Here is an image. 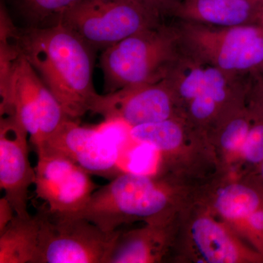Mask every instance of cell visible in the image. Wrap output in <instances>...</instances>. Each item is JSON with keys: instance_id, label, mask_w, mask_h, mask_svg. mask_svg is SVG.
<instances>
[{"instance_id": "1", "label": "cell", "mask_w": 263, "mask_h": 263, "mask_svg": "<svg viewBox=\"0 0 263 263\" xmlns=\"http://www.w3.org/2000/svg\"><path fill=\"white\" fill-rule=\"evenodd\" d=\"M20 53L51 90L70 119L91 112L100 94L93 84L96 50L60 22L16 27Z\"/></svg>"}, {"instance_id": "2", "label": "cell", "mask_w": 263, "mask_h": 263, "mask_svg": "<svg viewBox=\"0 0 263 263\" xmlns=\"http://www.w3.org/2000/svg\"><path fill=\"white\" fill-rule=\"evenodd\" d=\"M182 53L176 27L162 24L105 48L100 60L105 93L163 80Z\"/></svg>"}, {"instance_id": "3", "label": "cell", "mask_w": 263, "mask_h": 263, "mask_svg": "<svg viewBox=\"0 0 263 263\" xmlns=\"http://www.w3.org/2000/svg\"><path fill=\"white\" fill-rule=\"evenodd\" d=\"M172 197L162 180L138 173H124L99 187L81 211L84 218L104 231L113 233L123 224L168 215Z\"/></svg>"}, {"instance_id": "4", "label": "cell", "mask_w": 263, "mask_h": 263, "mask_svg": "<svg viewBox=\"0 0 263 263\" xmlns=\"http://www.w3.org/2000/svg\"><path fill=\"white\" fill-rule=\"evenodd\" d=\"M183 51L199 61L233 74L254 76L263 69V26L218 27L179 21Z\"/></svg>"}, {"instance_id": "5", "label": "cell", "mask_w": 263, "mask_h": 263, "mask_svg": "<svg viewBox=\"0 0 263 263\" xmlns=\"http://www.w3.org/2000/svg\"><path fill=\"white\" fill-rule=\"evenodd\" d=\"M37 215V263H108L122 233H108L84 218L48 209Z\"/></svg>"}, {"instance_id": "6", "label": "cell", "mask_w": 263, "mask_h": 263, "mask_svg": "<svg viewBox=\"0 0 263 263\" xmlns=\"http://www.w3.org/2000/svg\"><path fill=\"white\" fill-rule=\"evenodd\" d=\"M0 98L1 117L14 116L35 148L70 119L22 53L8 84L0 89Z\"/></svg>"}, {"instance_id": "7", "label": "cell", "mask_w": 263, "mask_h": 263, "mask_svg": "<svg viewBox=\"0 0 263 263\" xmlns=\"http://www.w3.org/2000/svg\"><path fill=\"white\" fill-rule=\"evenodd\" d=\"M160 19L135 0H80L66 10L59 22L96 51H103L159 25Z\"/></svg>"}, {"instance_id": "8", "label": "cell", "mask_w": 263, "mask_h": 263, "mask_svg": "<svg viewBox=\"0 0 263 263\" xmlns=\"http://www.w3.org/2000/svg\"><path fill=\"white\" fill-rule=\"evenodd\" d=\"M35 192L58 214H75L86 205L99 188L89 172L68 157L45 146L35 148Z\"/></svg>"}, {"instance_id": "9", "label": "cell", "mask_w": 263, "mask_h": 263, "mask_svg": "<svg viewBox=\"0 0 263 263\" xmlns=\"http://www.w3.org/2000/svg\"><path fill=\"white\" fill-rule=\"evenodd\" d=\"M91 112L101 115L108 122H121L130 127L184 117L165 79L100 95Z\"/></svg>"}, {"instance_id": "10", "label": "cell", "mask_w": 263, "mask_h": 263, "mask_svg": "<svg viewBox=\"0 0 263 263\" xmlns=\"http://www.w3.org/2000/svg\"><path fill=\"white\" fill-rule=\"evenodd\" d=\"M29 134L14 116L0 119V187L15 215L30 216L29 188L35 182V170L29 161Z\"/></svg>"}, {"instance_id": "11", "label": "cell", "mask_w": 263, "mask_h": 263, "mask_svg": "<svg viewBox=\"0 0 263 263\" xmlns=\"http://www.w3.org/2000/svg\"><path fill=\"white\" fill-rule=\"evenodd\" d=\"M40 146L65 155L91 174L113 179L120 174L117 173L116 143L96 129L83 127L77 120L67 119Z\"/></svg>"}, {"instance_id": "12", "label": "cell", "mask_w": 263, "mask_h": 263, "mask_svg": "<svg viewBox=\"0 0 263 263\" xmlns=\"http://www.w3.org/2000/svg\"><path fill=\"white\" fill-rule=\"evenodd\" d=\"M261 3L254 0H181L171 16L218 27L258 24Z\"/></svg>"}, {"instance_id": "13", "label": "cell", "mask_w": 263, "mask_h": 263, "mask_svg": "<svg viewBox=\"0 0 263 263\" xmlns=\"http://www.w3.org/2000/svg\"><path fill=\"white\" fill-rule=\"evenodd\" d=\"M192 240L205 262H263L259 252L243 250L224 227L209 216H200L192 224Z\"/></svg>"}, {"instance_id": "14", "label": "cell", "mask_w": 263, "mask_h": 263, "mask_svg": "<svg viewBox=\"0 0 263 263\" xmlns=\"http://www.w3.org/2000/svg\"><path fill=\"white\" fill-rule=\"evenodd\" d=\"M168 216L146 221L141 229L121 233L108 263H146L160 260L167 242Z\"/></svg>"}, {"instance_id": "15", "label": "cell", "mask_w": 263, "mask_h": 263, "mask_svg": "<svg viewBox=\"0 0 263 263\" xmlns=\"http://www.w3.org/2000/svg\"><path fill=\"white\" fill-rule=\"evenodd\" d=\"M40 221L37 214L15 216L0 232V263H37Z\"/></svg>"}, {"instance_id": "16", "label": "cell", "mask_w": 263, "mask_h": 263, "mask_svg": "<svg viewBox=\"0 0 263 263\" xmlns=\"http://www.w3.org/2000/svg\"><path fill=\"white\" fill-rule=\"evenodd\" d=\"M263 208V187L254 185L230 183L219 190L214 209L221 216L230 221H245L250 214Z\"/></svg>"}, {"instance_id": "17", "label": "cell", "mask_w": 263, "mask_h": 263, "mask_svg": "<svg viewBox=\"0 0 263 263\" xmlns=\"http://www.w3.org/2000/svg\"><path fill=\"white\" fill-rule=\"evenodd\" d=\"M187 123L184 117L171 118L130 127L129 136L133 141L149 145L157 152L171 153L184 141Z\"/></svg>"}, {"instance_id": "18", "label": "cell", "mask_w": 263, "mask_h": 263, "mask_svg": "<svg viewBox=\"0 0 263 263\" xmlns=\"http://www.w3.org/2000/svg\"><path fill=\"white\" fill-rule=\"evenodd\" d=\"M31 27H47L58 23L62 14L80 0H10Z\"/></svg>"}, {"instance_id": "19", "label": "cell", "mask_w": 263, "mask_h": 263, "mask_svg": "<svg viewBox=\"0 0 263 263\" xmlns=\"http://www.w3.org/2000/svg\"><path fill=\"white\" fill-rule=\"evenodd\" d=\"M250 103L254 110V120L240 155L247 163L257 169L263 162V107L251 99Z\"/></svg>"}, {"instance_id": "20", "label": "cell", "mask_w": 263, "mask_h": 263, "mask_svg": "<svg viewBox=\"0 0 263 263\" xmlns=\"http://www.w3.org/2000/svg\"><path fill=\"white\" fill-rule=\"evenodd\" d=\"M146 9L161 18L164 15H172L176 5L181 0H135Z\"/></svg>"}, {"instance_id": "21", "label": "cell", "mask_w": 263, "mask_h": 263, "mask_svg": "<svg viewBox=\"0 0 263 263\" xmlns=\"http://www.w3.org/2000/svg\"><path fill=\"white\" fill-rule=\"evenodd\" d=\"M15 213L13 205L6 197L3 196L0 199V232L11 222L15 217Z\"/></svg>"}, {"instance_id": "22", "label": "cell", "mask_w": 263, "mask_h": 263, "mask_svg": "<svg viewBox=\"0 0 263 263\" xmlns=\"http://www.w3.org/2000/svg\"><path fill=\"white\" fill-rule=\"evenodd\" d=\"M256 76H258L259 79L257 82L251 85L249 97L253 101L263 107V69Z\"/></svg>"}, {"instance_id": "23", "label": "cell", "mask_w": 263, "mask_h": 263, "mask_svg": "<svg viewBox=\"0 0 263 263\" xmlns=\"http://www.w3.org/2000/svg\"><path fill=\"white\" fill-rule=\"evenodd\" d=\"M257 181L263 187V162L259 166L258 168L257 169Z\"/></svg>"}, {"instance_id": "24", "label": "cell", "mask_w": 263, "mask_h": 263, "mask_svg": "<svg viewBox=\"0 0 263 263\" xmlns=\"http://www.w3.org/2000/svg\"><path fill=\"white\" fill-rule=\"evenodd\" d=\"M258 24L263 26V3L261 4L260 8H259Z\"/></svg>"}, {"instance_id": "25", "label": "cell", "mask_w": 263, "mask_h": 263, "mask_svg": "<svg viewBox=\"0 0 263 263\" xmlns=\"http://www.w3.org/2000/svg\"><path fill=\"white\" fill-rule=\"evenodd\" d=\"M254 1L257 2V3H261V4H262L263 3V0H254Z\"/></svg>"}]
</instances>
